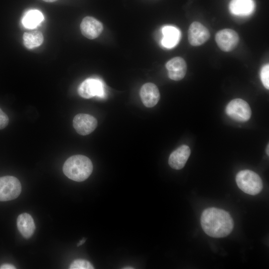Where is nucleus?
Returning a JSON list of instances; mask_svg holds the SVG:
<instances>
[{"label":"nucleus","mask_w":269,"mask_h":269,"mask_svg":"<svg viewBox=\"0 0 269 269\" xmlns=\"http://www.w3.org/2000/svg\"><path fill=\"white\" fill-rule=\"evenodd\" d=\"M190 153L191 150L188 146L181 145L170 154L168 159L169 165L174 169H181L185 166Z\"/></svg>","instance_id":"ddd939ff"},{"label":"nucleus","mask_w":269,"mask_h":269,"mask_svg":"<svg viewBox=\"0 0 269 269\" xmlns=\"http://www.w3.org/2000/svg\"><path fill=\"white\" fill-rule=\"evenodd\" d=\"M42 33L38 30L24 32L23 35L24 45L28 49H32L40 46L43 41Z\"/></svg>","instance_id":"f3484780"},{"label":"nucleus","mask_w":269,"mask_h":269,"mask_svg":"<svg viewBox=\"0 0 269 269\" xmlns=\"http://www.w3.org/2000/svg\"><path fill=\"white\" fill-rule=\"evenodd\" d=\"M80 27L82 34L90 39L98 37L103 30L102 23L95 18L89 16L83 19Z\"/></svg>","instance_id":"9d476101"},{"label":"nucleus","mask_w":269,"mask_h":269,"mask_svg":"<svg viewBox=\"0 0 269 269\" xmlns=\"http://www.w3.org/2000/svg\"><path fill=\"white\" fill-rule=\"evenodd\" d=\"M44 1L48 2H52L57 1V0H42Z\"/></svg>","instance_id":"b1692460"},{"label":"nucleus","mask_w":269,"mask_h":269,"mask_svg":"<svg viewBox=\"0 0 269 269\" xmlns=\"http://www.w3.org/2000/svg\"><path fill=\"white\" fill-rule=\"evenodd\" d=\"M239 36L235 30L226 28L218 31L215 41L219 48L225 52L233 50L239 42Z\"/></svg>","instance_id":"423d86ee"},{"label":"nucleus","mask_w":269,"mask_h":269,"mask_svg":"<svg viewBox=\"0 0 269 269\" xmlns=\"http://www.w3.org/2000/svg\"><path fill=\"white\" fill-rule=\"evenodd\" d=\"M85 241H86V239H85V238L82 239L77 244V246H80L83 245L85 242Z\"/></svg>","instance_id":"5701e85b"},{"label":"nucleus","mask_w":269,"mask_h":269,"mask_svg":"<svg viewBox=\"0 0 269 269\" xmlns=\"http://www.w3.org/2000/svg\"><path fill=\"white\" fill-rule=\"evenodd\" d=\"M21 191L19 180L13 176L0 177V201L11 200L16 198Z\"/></svg>","instance_id":"20e7f679"},{"label":"nucleus","mask_w":269,"mask_h":269,"mask_svg":"<svg viewBox=\"0 0 269 269\" xmlns=\"http://www.w3.org/2000/svg\"><path fill=\"white\" fill-rule=\"evenodd\" d=\"M227 115L232 119L244 122L248 121L252 114L248 103L241 99H235L230 101L226 108Z\"/></svg>","instance_id":"39448f33"},{"label":"nucleus","mask_w":269,"mask_h":269,"mask_svg":"<svg viewBox=\"0 0 269 269\" xmlns=\"http://www.w3.org/2000/svg\"><path fill=\"white\" fill-rule=\"evenodd\" d=\"M43 15L40 11L32 9L28 11L24 15L22 19V23L26 28H34L43 20Z\"/></svg>","instance_id":"a211bd4d"},{"label":"nucleus","mask_w":269,"mask_h":269,"mask_svg":"<svg viewBox=\"0 0 269 269\" xmlns=\"http://www.w3.org/2000/svg\"><path fill=\"white\" fill-rule=\"evenodd\" d=\"M70 269H93V266L88 261L82 259L74 260L69 267Z\"/></svg>","instance_id":"6ab92c4d"},{"label":"nucleus","mask_w":269,"mask_h":269,"mask_svg":"<svg viewBox=\"0 0 269 269\" xmlns=\"http://www.w3.org/2000/svg\"><path fill=\"white\" fill-rule=\"evenodd\" d=\"M165 67L168 71L169 78L174 81L182 79L187 71L186 63L181 57H175L168 61Z\"/></svg>","instance_id":"9b49d317"},{"label":"nucleus","mask_w":269,"mask_h":269,"mask_svg":"<svg viewBox=\"0 0 269 269\" xmlns=\"http://www.w3.org/2000/svg\"><path fill=\"white\" fill-rule=\"evenodd\" d=\"M91 160L83 155H75L69 157L64 162L63 171L69 179L77 182L87 179L93 171Z\"/></svg>","instance_id":"f03ea898"},{"label":"nucleus","mask_w":269,"mask_h":269,"mask_svg":"<svg viewBox=\"0 0 269 269\" xmlns=\"http://www.w3.org/2000/svg\"><path fill=\"white\" fill-rule=\"evenodd\" d=\"M15 269V267L11 264H4L0 266V269Z\"/></svg>","instance_id":"4be33fe9"},{"label":"nucleus","mask_w":269,"mask_h":269,"mask_svg":"<svg viewBox=\"0 0 269 269\" xmlns=\"http://www.w3.org/2000/svg\"><path fill=\"white\" fill-rule=\"evenodd\" d=\"M163 37L162 44L166 48H171L175 46L178 42L180 33L174 26H165L162 30Z\"/></svg>","instance_id":"dca6fc26"},{"label":"nucleus","mask_w":269,"mask_h":269,"mask_svg":"<svg viewBox=\"0 0 269 269\" xmlns=\"http://www.w3.org/2000/svg\"><path fill=\"white\" fill-rule=\"evenodd\" d=\"M97 124L95 117L86 114H77L73 120L74 128L77 133L82 135L89 134L93 132Z\"/></svg>","instance_id":"6e6552de"},{"label":"nucleus","mask_w":269,"mask_h":269,"mask_svg":"<svg viewBox=\"0 0 269 269\" xmlns=\"http://www.w3.org/2000/svg\"><path fill=\"white\" fill-rule=\"evenodd\" d=\"M201 225L206 234L213 238H223L231 233L234 221L230 214L221 209L209 208L201 215Z\"/></svg>","instance_id":"f257e3e1"},{"label":"nucleus","mask_w":269,"mask_h":269,"mask_svg":"<svg viewBox=\"0 0 269 269\" xmlns=\"http://www.w3.org/2000/svg\"><path fill=\"white\" fill-rule=\"evenodd\" d=\"M269 144H268L267 146V149H266V152H267V154H268V155H269Z\"/></svg>","instance_id":"393cba45"},{"label":"nucleus","mask_w":269,"mask_h":269,"mask_svg":"<svg viewBox=\"0 0 269 269\" xmlns=\"http://www.w3.org/2000/svg\"><path fill=\"white\" fill-rule=\"evenodd\" d=\"M78 92L82 98L89 99L95 96L103 98L105 90L103 82L99 79L88 78L79 86Z\"/></svg>","instance_id":"0eeeda50"},{"label":"nucleus","mask_w":269,"mask_h":269,"mask_svg":"<svg viewBox=\"0 0 269 269\" xmlns=\"http://www.w3.org/2000/svg\"><path fill=\"white\" fill-rule=\"evenodd\" d=\"M9 122V119L7 115L0 108V130L5 128Z\"/></svg>","instance_id":"412c9836"},{"label":"nucleus","mask_w":269,"mask_h":269,"mask_svg":"<svg viewBox=\"0 0 269 269\" xmlns=\"http://www.w3.org/2000/svg\"><path fill=\"white\" fill-rule=\"evenodd\" d=\"M255 8L254 0H232L229 4L231 12L236 15H248L254 11Z\"/></svg>","instance_id":"4468645a"},{"label":"nucleus","mask_w":269,"mask_h":269,"mask_svg":"<svg viewBox=\"0 0 269 269\" xmlns=\"http://www.w3.org/2000/svg\"><path fill=\"white\" fill-rule=\"evenodd\" d=\"M210 37L208 29L198 21L192 22L188 30V39L194 46H200L206 42Z\"/></svg>","instance_id":"1a4fd4ad"},{"label":"nucleus","mask_w":269,"mask_h":269,"mask_svg":"<svg viewBox=\"0 0 269 269\" xmlns=\"http://www.w3.org/2000/svg\"><path fill=\"white\" fill-rule=\"evenodd\" d=\"M139 95L142 103L148 108L156 105L160 97L157 87L152 83L143 84L140 88Z\"/></svg>","instance_id":"f8f14e48"},{"label":"nucleus","mask_w":269,"mask_h":269,"mask_svg":"<svg viewBox=\"0 0 269 269\" xmlns=\"http://www.w3.org/2000/svg\"><path fill=\"white\" fill-rule=\"evenodd\" d=\"M123 269H134V268H132L131 267H127L124 268Z\"/></svg>","instance_id":"a878e982"},{"label":"nucleus","mask_w":269,"mask_h":269,"mask_svg":"<svg viewBox=\"0 0 269 269\" xmlns=\"http://www.w3.org/2000/svg\"><path fill=\"white\" fill-rule=\"evenodd\" d=\"M238 187L244 192L255 195L259 193L263 187L260 176L253 171L246 169L239 171L236 177Z\"/></svg>","instance_id":"7ed1b4c3"},{"label":"nucleus","mask_w":269,"mask_h":269,"mask_svg":"<svg viewBox=\"0 0 269 269\" xmlns=\"http://www.w3.org/2000/svg\"><path fill=\"white\" fill-rule=\"evenodd\" d=\"M17 229L22 236L26 239L30 238L35 229L32 216L26 213L20 214L17 219Z\"/></svg>","instance_id":"2eb2a0df"},{"label":"nucleus","mask_w":269,"mask_h":269,"mask_svg":"<svg viewBox=\"0 0 269 269\" xmlns=\"http://www.w3.org/2000/svg\"><path fill=\"white\" fill-rule=\"evenodd\" d=\"M260 77L261 81L267 89H269V65L267 64L261 69L260 72Z\"/></svg>","instance_id":"aec40b11"}]
</instances>
